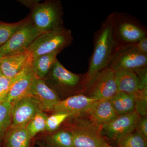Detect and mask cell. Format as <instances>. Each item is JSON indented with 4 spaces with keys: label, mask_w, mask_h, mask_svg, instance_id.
Segmentation results:
<instances>
[{
    "label": "cell",
    "mask_w": 147,
    "mask_h": 147,
    "mask_svg": "<svg viewBox=\"0 0 147 147\" xmlns=\"http://www.w3.org/2000/svg\"><path fill=\"white\" fill-rule=\"evenodd\" d=\"M94 45L93 51L90 59L88 69L85 74V91L98 74L110 66L120 47L114 35L108 17L94 34Z\"/></svg>",
    "instance_id": "6da1fadb"
},
{
    "label": "cell",
    "mask_w": 147,
    "mask_h": 147,
    "mask_svg": "<svg viewBox=\"0 0 147 147\" xmlns=\"http://www.w3.org/2000/svg\"><path fill=\"white\" fill-rule=\"evenodd\" d=\"M46 84L57 93L66 98L84 94L86 87L85 74H76L66 69L57 60L45 77Z\"/></svg>",
    "instance_id": "7a4b0ae2"
},
{
    "label": "cell",
    "mask_w": 147,
    "mask_h": 147,
    "mask_svg": "<svg viewBox=\"0 0 147 147\" xmlns=\"http://www.w3.org/2000/svg\"><path fill=\"white\" fill-rule=\"evenodd\" d=\"M108 17L120 47L135 44L147 36L146 26L128 13L115 11Z\"/></svg>",
    "instance_id": "3957f363"
},
{
    "label": "cell",
    "mask_w": 147,
    "mask_h": 147,
    "mask_svg": "<svg viewBox=\"0 0 147 147\" xmlns=\"http://www.w3.org/2000/svg\"><path fill=\"white\" fill-rule=\"evenodd\" d=\"M68 120L70 124L67 128L72 134L74 147H105L108 144L101 134V127L95 123L85 113Z\"/></svg>",
    "instance_id": "277c9868"
},
{
    "label": "cell",
    "mask_w": 147,
    "mask_h": 147,
    "mask_svg": "<svg viewBox=\"0 0 147 147\" xmlns=\"http://www.w3.org/2000/svg\"><path fill=\"white\" fill-rule=\"evenodd\" d=\"M63 7L60 1L38 2L30 9L29 21L41 33L63 26Z\"/></svg>",
    "instance_id": "5b68a950"
},
{
    "label": "cell",
    "mask_w": 147,
    "mask_h": 147,
    "mask_svg": "<svg viewBox=\"0 0 147 147\" xmlns=\"http://www.w3.org/2000/svg\"><path fill=\"white\" fill-rule=\"evenodd\" d=\"M73 40L71 31L63 26L40 34L28 50L33 59L54 52L60 53L71 45Z\"/></svg>",
    "instance_id": "8992f818"
},
{
    "label": "cell",
    "mask_w": 147,
    "mask_h": 147,
    "mask_svg": "<svg viewBox=\"0 0 147 147\" xmlns=\"http://www.w3.org/2000/svg\"><path fill=\"white\" fill-rule=\"evenodd\" d=\"M42 34L29 20L0 47V53L3 57L24 53L28 50L35 40Z\"/></svg>",
    "instance_id": "52a82bcc"
},
{
    "label": "cell",
    "mask_w": 147,
    "mask_h": 147,
    "mask_svg": "<svg viewBox=\"0 0 147 147\" xmlns=\"http://www.w3.org/2000/svg\"><path fill=\"white\" fill-rule=\"evenodd\" d=\"M118 92L115 71L110 66L102 70L84 94L95 100H108Z\"/></svg>",
    "instance_id": "ba28073f"
},
{
    "label": "cell",
    "mask_w": 147,
    "mask_h": 147,
    "mask_svg": "<svg viewBox=\"0 0 147 147\" xmlns=\"http://www.w3.org/2000/svg\"><path fill=\"white\" fill-rule=\"evenodd\" d=\"M140 117L136 112L118 116L113 121L101 126V134L108 144L110 142L116 144L120 137L135 130Z\"/></svg>",
    "instance_id": "9c48e42d"
},
{
    "label": "cell",
    "mask_w": 147,
    "mask_h": 147,
    "mask_svg": "<svg viewBox=\"0 0 147 147\" xmlns=\"http://www.w3.org/2000/svg\"><path fill=\"white\" fill-rule=\"evenodd\" d=\"M147 55L139 53L134 44L120 47L109 66L114 71L126 69L137 72L147 68Z\"/></svg>",
    "instance_id": "30bf717a"
},
{
    "label": "cell",
    "mask_w": 147,
    "mask_h": 147,
    "mask_svg": "<svg viewBox=\"0 0 147 147\" xmlns=\"http://www.w3.org/2000/svg\"><path fill=\"white\" fill-rule=\"evenodd\" d=\"M12 105L11 128L26 127L36 113L41 110L36 101L30 96L16 100Z\"/></svg>",
    "instance_id": "8fae6325"
},
{
    "label": "cell",
    "mask_w": 147,
    "mask_h": 147,
    "mask_svg": "<svg viewBox=\"0 0 147 147\" xmlns=\"http://www.w3.org/2000/svg\"><path fill=\"white\" fill-rule=\"evenodd\" d=\"M31 63L13 77L5 101L12 103L30 95L32 86L36 76L32 69Z\"/></svg>",
    "instance_id": "7c38bea8"
},
{
    "label": "cell",
    "mask_w": 147,
    "mask_h": 147,
    "mask_svg": "<svg viewBox=\"0 0 147 147\" xmlns=\"http://www.w3.org/2000/svg\"><path fill=\"white\" fill-rule=\"evenodd\" d=\"M37 102L42 111H53L61 98L43 79L36 77L32 86L30 95Z\"/></svg>",
    "instance_id": "4fadbf2b"
},
{
    "label": "cell",
    "mask_w": 147,
    "mask_h": 147,
    "mask_svg": "<svg viewBox=\"0 0 147 147\" xmlns=\"http://www.w3.org/2000/svg\"><path fill=\"white\" fill-rule=\"evenodd\" d=\"M96 100L83 94L74 95L61 99L55 105L53 111L67 113L71 117H74L86 113Z\"/></svg>",
    "instance_id": "5bb4252c"
},
{
    "label": "cell",
    "mask_w": 147,
    "mask_h": 147,
    "mask_svg": "<svg viewBox=\"0 0 147 147\" xmlns=\"http://www.w3.org/2000/svg\"><path fill=\"white\" fill-rule=\"evenodd\" d=\"M32 60L31 54L28 50L18 55L3 57L0 62V69L3 76L13 78L31 63Z\"/></svg>",
    "instance_id": "9a60e30c"
},
{
    "label": "cell",
    "mask_w": 147,
    "mask_h": 147,
    "mask_svg": "<svg viewBox=\"0 0 147 147\" xmlns=\"http://www.w3.org/2000/svg\"><path fill=\"white\" fill-rule=\"evenodd\" d=\"M85 114L98 126L110 122L118 117L109 99L96 100Z\"/></svg>",
    "instance_id": "2e32d148"
},
{
    "label": "cell",
    "mask_w": 147,
    "mask_h": 147,
    "mask_svg": "<svg viewBox=\"0 0 147 147\" xmlns=\"http://www.w3.org/2000/svg\"><path fill=\"white\" fill-rule=\"evenodd\" d=\"M115 72L118 92L135 95L140 90L147 88V85L142 84L139 76L134 71L126 69H119Z\"/></svg>",
    "instance_id": "e0dca14e"
},
{
    "label": "cell",
    "mask_w": 147,
    "mask_h": 147,
    "mask_svg": "<svg viewBox=\"0 0 147 147\" xmlns=\"http://www.w3.org/2000/svg\"><path fill=\"white\" fill-rule=\"evenodd\" d=\"M135 98L133 94L118 92L109 99L118 116L135 112Z\"/></svg>",
    "instance_id": "ac0fdd59"
},
{
    "label": "cell",
    "mask_w": 147,
    "mask_h": 147,
    "mask_svg": "<svg viewBox=\"0 0 147 147\" xmlns=\"http://www.w3.org/2000/svg\"><path fill=\"white\" fill-rule=\"evenodd\" d=\"M4 139V147H31L32 138L24 127L11 128Z\"/></svg>",
    "instance_id": "d6986e66"
},
{
    "label": "cell",
    "mask_w": 147,
    "mask_h": 147,
    "mask_svg": "<svg viewBox=\"0 0 147 147\" xmlns=\"http://www.w3.org/2000/svg\"><path fill=\"white\" fill-rule=\"evenodd\" d=\"M58 52L41 55L33 59L31 67L35 75L38 78L44 79L50 71V69L57 60Z\"/></svg>",
    "instance_id": "ffe728a7"
},
{
    "label": "cell",
    "mask_w": 147,
    "mask_h": 147,
    "mask_svg": "<svg viewBox=\"0 0 147 147\" xmlns=\"http://www.w3.org/2000/svg\"><path fill=\"white\" fill-rule=\"evenodd\" d=\"M42 142L46 147H74L72 134L67 128L47 135Z\"/></svg>",
    "instance_id": "44dd1931"
},
{
    "label": "cell",
    "mask_w": 147,
    "mask_h": 147,
    "mask_svg": "<svg viewBox=\"0 0 147 147\" xmlns=\"http://www.w3.org/2000/svg\"><path fill=\"white\" fill-rule=\"evenodd\" d=\"M12 103L4 101L0 103V142L4 138L11 122Z\"/></svg>",
    "instance_id": "7402d4cb"
},
{
    "label": "cell",
    "mask_w": 147,
    "mask_h": 147,
    "mask_svg": "<svg viewBox=\"0 0 147 147\" xmlns=\"http://www.w3.org/2000/svg\"><path fill=\"white\" fill-rule=\"evenodd\" d=\"M28 16L16 23H3L0 22V47L8 41L11 37L29 21Z\"/></svg>",
    "instance_id": "603a6c76"
},
{
    "label": "cell",
    "mask_w": 147,
    "mask_h": 147,
    "mask_svg": "<svg viewBox=\"0 0 147 147\" xmlns=\"http://www.w3.org/2000/svg\"><path fill=\"white\" fill-rule=\"evenodd\" d=\"M116 144L118 147H147V140L134 130L120 137Z\"/></svg>",
    "instance_id": "cb8c5ba5"
},
{
    "label": "cell",
    "mask_w": 147,
    "mask_h": 147,
    "mask_svg": "<svg viewBox=\"0 0 147 147\" xmlns=\"http://www.w3.org/2000/svg\"><path fill=\"white\" fill-rule=\"evenodd\" d=\"M47 117V115L40 110L27 125L26 128L32 139L38 133L45 130Z\"/></svg>",
    "instance_id": "d4e9b609"
},
{
    "label": "cell",
    "mask_w": 147,
    "mask_h": 147,
    "mask_svg": "<svg viewBox=\"0 0 147 147\" xmlns=\"http://www.w3.org/2000/svg\"><path fill=\"white\" fill-rule=\"evenodd\" d=\"M71 117L67 113L55 112L51 115L47 116L45 130L48 132H55L63 123Z\"/></svg>",
    "instance_id": "484cf974"
},
{
    "label": "cell",
    "mask_w": 147,
    "mask_h": 147,
    "mask_svg": "<svg viewBox=\"0 0 147 147\" xmlns=\"http://www.w3.org/2000/svg\"><path fill=\"white\" fill-rule=\"evenodd\" d=\"M135 112L140 116H147V88L140 90L135 95Z\"/></svg>",
    "instance_id": "4316f807"
},
{
    "label": "cell",
    "mask_w": 147,
    "mask_h": 147,
    "mask_svg": "<svg viewBox=\"0 0 147 147\" xmlns=\"http://www.w3.org/2000/svg\"><path fill=\"white\" fill-rule=\"evenodd\" d=\"M13 79L4 76L0 78V103L5 100Z\"/></svg>",
    "instance_id": "83f0119b"
},
{
    "label": "cell",
    "mask_w": 147,
    "mask_h": 147,
    "mask_svg": "<svg viewBox=\"0 0 147 147\" xmlns=\"http://www.w3.org/2000/svg\"><path fill=\"white\" fill-rule=\"evenodd\" d=\"M135 130L147 140V116H140L137 121Z\"/></svg>",
    "instance_id": "f1b7e54d"
},
{
    "label": "cell",
    "mask_w": 147,
    "mask_h": 147,
    "mask_svg": "<svg viewBox=\"0 0 147 147\" xmlns=\"http://www.w3.org/2000/svg\"><path fill=\"white\" fill-rule=\"evenodd\" d=\"M134 47L139 52L144 55H147V37L146 36L134 44Z\"/></svg>",
    "instance_id": "f546056e"
},
{
    "label": "cell",
    "mask_w": 147,
    "mask_h": 147,
    "mask_svg": "<svg viewBox=\"0 0 147 147\" xmlns=\"http://www.w3.org/2000/svg\"><path fill=\"white\" fill-rule=\"evenodd\" d=\"M19 2L23 4L27 7H28L30 9L34 5L39 1H19Z\"/></svg>",
    "instance_id": "4dcf8cb0"
},
{
    "label": "cell",
    "mask_w": 147,
    "mask_h": 147,
    "mask_svg": "<svg viewBox=\"0 0 147 147\" xmlns=\"http://www.w3.org/2000/svg\"><path fill=\"white\" fill-rule=\"evenodd\" d=\"M38 147H46L44 143L42 142V141H39L37 142Z\"/></svg>",
    "instance_id": "1f68e13d"
},
{
    "label": "cell",
    "mask_w": 147,
    "mask_h": 147,
    "mask_svg": "<svg viewBox=\"0 0 147 147\" xmlns=\"http://www.w3.org/2000/svg\"><path fill=\"white\" fill-rule=\"evenodd\" d=\"M105 147H118L117 146H111V145H110V144H108L107 145V146H106Z\"/></svg>",
    "instance_id": "d6a6232c"
},
{
    "label": "cell",
    "mask_w": 147,
    "mask_h": 147,
    "mask_svg": "<svg viewBox=\"0 0 147 147\" xmlns=\"http://www.w3.org/2000/svg\"><path fill=\"white\" fill-rule=\"evenodd\" d=\"M3 76L2 73L1 71V69H0V78H1V76Z\"/></svg>",
    "instance_id": "836d02e7"
},
{
    "label": "cell",
    "mask_w": 147,
    "mask_h": 147,
    "mask_svg": "<svg viewBox=\"0 0 147 147\" xmlns=\"http://www.w3.org/2000/svg\"><path fill=\"white\" fill-rule=\"evenodd\" d=\"M3 57L1 53H0V62H1V59Z\"/></svg>",
    "instance_id": "e575fe53"
}]
</instances>
